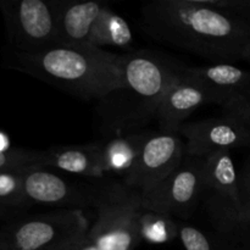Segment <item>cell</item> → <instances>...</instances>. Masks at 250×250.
<instances>
[{"label":"cell","instance_id":"6da1fadb","mask_svg":"<svg viewBox=\"0 0 250 250\" xmlns=\"http://www.w3.org/2000/svg\"><path fill=\"white\" fill-rule=\"evenodd\" d=\"M141 15L151 38L214 63L243 60L250 44L246 19L204 0H155L144 4Z\"/></svg>","mask_w":250,"mask_h":250},{"label":"cell","instance_id":"7a4b0ae2","mask_svg":"<svg viewBox=\"0 0 250 250\" xmlns=\"http://www.w3.org/2000/svg\"><path fill=\"white\" fill-rule=\"evenodd\" d=\"M183 67L151 50L125 54L122 85L100 100L98 106L105 131L112 136L138 132L155 120L161 99L180 78Z\"/></svg>","mask_w":250,"mask_h":250},{"label":"cell","instance_id":"3957f363","mask_svg":"<svg viewBox=\"0 0 250 250\" xmlns=\"http://www.w3.org/2000/svg\"><path fill=\"white\" fill-rule=\"evenodd\" d=\"M12 67L83 100L100 102L124 82V55L94 46H56L38 54L14 51Z\"/></svg>","mask_w":250,"mask_h":250},{"label":"cell","instance_id":"277c9868","mask_svg":"<svg viewBox=\"0 0 250 250\" xmlns=\"http://www.w3.org/2000/svg\"><path fill=\"white\" fill-rule=\"evenodd\" d=\"M97 217L87 238L102 250H134L142 243L139 216L144 209L142 194L121 183L95 188Z\"/></svg>","mask_w":250,"mask_h":250},{"label":"cell","instance_id":"5b68a950","mask_svg":"<svg viewBox=\"0 0 250 250\" xmlns=\"http://www.w3.org/2000/svg\"><path fill=\"white\" fill-rule=\"evenodd\" d=\"M90 224L83 210L62 209L12 220L0 229L11 250H67L85 238Z\"/></svg>","mask_w":250,"mask_h":250},{"label":"cell","instance_id":"8992f818","mask_svg":"<svg viewBox=\"0 0 250 250\" xmlns=\"http://www.w3.org/2000/svg\"><path fill=\"white\" fill-rule=\"evenodd\" d=\"M12 50L38 54L56 48L55 0H0Z\"/></svg>","mask_w":250,"mask_h":250},{"label":"cell","instance_id":"52a82bcc","mask_svg":"<svg viewBox=\"0 0 250 250\" xmlns=\"http://www.w3.org/2000/svg\"><path fill=\"white\" fill-rule=\"evenodd\" d=\"M204 187V159L186 156L182 164L148 194L143 208L171 217L187 220L194 211Z\"/></svg>","mask_w":250,"mask_h":250},{"label":"cell","instance_id":"ba28073f","mask_svg":"<svg viewBox=\"0 0 250 250\" xmlns=\"http://www.w3.org/2000/svg\"><path fill=\"white\" fill-rule=\"evenodd\" d=\"M185 155L180 134L151 132L136 164L124 178L125 185L142 195L148 194L182 164Z\"/></svg>","mask_w":250,"mask_h":250},{"label":"cell","instance_id":"9c48e42d","mask_svg":"<svg viewBox=\"0 0 250 250\" xmlns=\"http://www.w3.org/2000/svg\"><path fill=\"white\" fill-rule=\"evenodd\" d=\"M178 134L186 139L185 154L207 158L220 150L250 146V128L232 115L190 122L181 126Z\"/></svg>","mask_w":250,"mask_h":250},{"label":"cell","instance_id":"30bf717a","mask_svg":"<svg viewBox=\"0 0 250 250\" xmlns=\"http://www.w3.org/2000/svg\"><path fill=\"white\" fill-rule=\"evenodd\" d=\"M24 194L29 205L82 210L93 207L95 188H81L62 176L50 172L46 167L33 166L23 171Z\"/></svg>","mask_w":250,"mask_h":250},{"label":"cell","instance_id":"8fae6325","mask_svg":"<svg viewBox=\"0 0 250 250\" xmlns=\"http://www.w3.org/2000/svg\"><path fill=\"white\" fill-rule=\"evenodd\" d=\"M183 77L197 83L207 94L209 104L221 107L250 87V71L233 63H212L182 70Z\"/></svg>","mask_w":250,"mask_h":250},{"label":"cell","instance_id":"7c38bea8","mask_svg":"<svg viewBox=\"0 0 250 250\" xmlns=\"http://www.w3.org/2000/svg\"><path fill=\"white\" fill-rule=\"evenodd\" d=\"M205 104H209L207 94L181 72L180 78L168 88L156 110L155 120L160 132L178 134L186 120Z\"/></svg>","mask_w":250,"mask_h":250},{"label":"cell","instance_id":"4fadbf2b","mask_svg":"<svg viewBox=\"0 0 250 250\" xmlns=\"http://www.w3.org/2000/svg\"><path fill=\"white\" fill-rule=\"evenodd\" d=\"M56 2V43L58 46L88 45L95 20L106 4L99 1Z\"/></svg>","mask_w":250,"mask_h":250},{"label":"cell","instance_id":"5bb4252c","mask_svg":"<svg viewBox=\"0 0 250 250\" xmlns=\"http://www.w3.org/2000/svg\"><path fill=\"white\" fill-rule=\"evenodd\" d=\"M203 192L212 199L229 205L242 216L239 175L229 150H220L204 158Z\"/></svg>","mask_w":250,"mask_h":250},{"label":"cell","instance_id":"9a60e30c","mask_svg":"<svg viewBox=\"0 0 250 250\" xmlns=\"http://www.w3.org/2000/svg\"><path fill=\"white\" fill-rule=\"evenodd\" d=\"M38 166L54 167L82 177L102 178L105 172L100 164L97 142L83 146H58L41 151Z\"/></svg>","mask_w":250,"mask_h":250},{"label":"cell","instance_id":"2e32d148","mask_svg":"<svg viewBox=\"0 0 250 250\" xmlns=\"http://www.w3.org/2000/svg\"><path fill=\"white\" fill-rule=\"evenodd\" d=\"M151 132L138 131L125 134H115L97 142L100 164L105 173L128 175L136 164L144 143Z\"/></svg>","mask_w":250,"mask_h":250},{"label":"cell","instance_id":"e0dca14e","mask_svg":"<svg viewBox=\"0 0 250 250\" xmlns=\"http://www.w3.org/2000/svg\"><path fill=\"white\" fill-rule=\"evenodd\" d=\"M134 41L128 22L105 5L93 24L88 45L104 49L105 46L128 48Z\"/></svg>","mask_w":250,"mask_h":250},{"label":"cell","instance_id":"ac0fdd59","mask_svg":"<svg viewBox=\"0 0 250 250\" xmlns=\"http://www.w3.org/2000/svg\"><path fill=\"white\" fill-rule=\"evenodd\" d=\"M139 237L148 244H167L178 237V222L173 217L143 209L139 216Z\"/></svg>","mask_w":250,"mask_h":250},{"label":"cell","instance_id":"d6986e66","mask_svg":"<svg viewBox=\"0 0 250 250\" xmlns=\"http://www.w3.org/2000/svg\"><path fill=\"white\" fill-rule=\"evenodd\" d=\"M24 170L0 171V208L23 209L31 207L24 194Z\"/></svg>","mask_w":250,"mask_h":250},{"label":"cell","instance_id":"ffe728a7","mask_svg":"<svg viewBox=\"0 0 250 250\" xmlns=\"http://www.w3.org/2000/svg\"><path fill=\"white\" fill-rule=\"evenodd\" d=\"M41 151L27 150V149H10L0 151V171L24 170V168L38 166Z\"/></svg>","mask_w":250,"mask_h":250},{"label":"cell","instance_id":"44dd1931","mask_svg":"<svg viewBox=\"0 0 250 250\" xmlns=\"http://www.w3.org/2000/svg\"><path fill=\"white\" fill-rule=\"evenodd\" d=\"M222 109L225 114L237 117L250 128V87L227 103Z\"/></svg>","mask_w":250,"mask_h":250},{"label":"cell","instance_id":"7402d4cb","mask_svg":"<svg viewBox=\"0 0 250 250\" xmlns=\"http://www.w3.org/2000/svg\"><path fill=\"white\" fill-rule=\"evenodd\" d=\"M239 194H241L242 220L250 224V159L239 173Z\"/></svg>","mask_w":250,"mask_h":250},{"label":"cell","instance_id":"603a6c76","mask_svg":"<svg viewBox=\"0 0 250 250\" xmlns=\"http://www.w3.org/2000/svg\"><path fill=\"white\" fill-rule=\"evenodd\" d=\"M231 11L238 14L250 23V0H232Z\"/></svg>","mask_w":250,"mask_h":250},{"label":"cell","instance_id":"cb8c5ba5","mask_svg":"<svg viewBox=\"0 0 250 250\" xmlns=\"http://www.w3.org/2000/svg\"><path fill=\"white\" fill-rule=\"evenodd\" d=\"M67 250H102V249H100L98 246H95L93 242H90L89 239L87 238V236H85V238H83L82 241L78 242L77 244H75V246L71 247V248H68Z\"/></svg>","mask_w":250,"mask_h":250},{"label":"cell","instance_id":"d4e9b609","mask_svg":"<svg viewBox=\"0 0 250 250\" xmlns=\"http://www.w3.org/2000/svg\"><path fill=\"white\" fill-rule=\"evenodd\" d=\"M243 61H247V62L250 65V44L248 45V48L246 49V53H244V58Z\"/></svg>","mask_w":250,"mask_h":250},{"label":"cell","instance_id":"484cf974","mask_svg":"<svg viewBox=\"0 0 250 250\" xmlns=\"http://www.w3.org/2000/svg\"><path fill=\"white\" fill-rule=\"evenodd\" d=\"M0 250H11L10 249V247L7 246L6 242H5L1 237H0Z\"/></svg>","mask_w":250,"mask_h":250},{"label":"cell","instance_id":"4316f807","mask_svg":"<svg viewBox=\"0 0 250 250\" xmlns=\"http://www.w3.org/2000/svg\"><path fill=\"white\" fill-rule=\"evenodd\" d=\"M0 216H1V210H0Z\"/></svg>","mask_w":250,"mask_h":250}]
</instances>
